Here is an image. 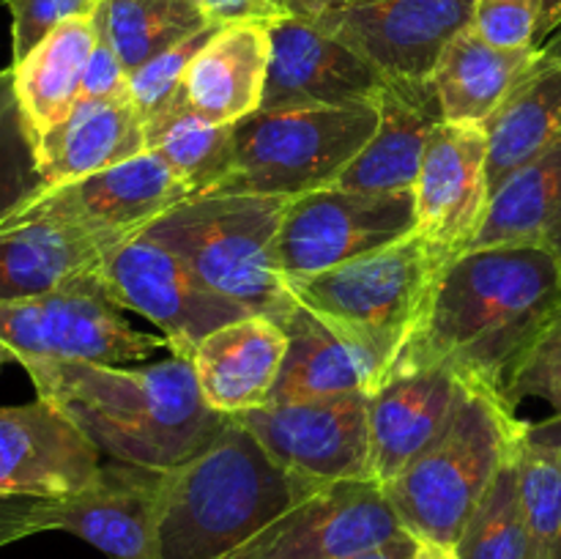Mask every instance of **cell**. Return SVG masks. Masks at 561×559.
<instances>
[{"instance_id": "obj_1", "label": "cell", "mask_w": 561, "mask_h": 559, "mask_svg": "<svg viewBox=\"0 0 561 559\" xmlns=\"http://www.w3.org/2000/svg\"><path fill=\"white\" fill-rule=\"evenodd\" d=\"M559 299L561 263L542 244L463 252L438 277L425 318L389 376L444 365L504 395L510 370Z\"/></svg>"}, {"instance_id": "obj_2", "label": "cell", "mask_w": 561, "mask_h": 559, "mask_svg": "<svg viewBox=\"0 0 561 559\" xmlns=\"http://www.w3.org/2000/svg\"><path fill=\"white\" fill-rule=\"evenodd\" d=\"M20 365L36 398L69 417L102 458L118 464L175 469L203 453L225 425V417L206 406L195 370L181 356L148 367L38 356Z\"/></svg>"}, {"instance_id": "obj_3", "label": "cell", "mask_w": 561, "mask_h": 559, "mask_svg": "<svg viewBox=\"0 0 561 559\" xmlns=\"http://www.w3.org/2000/svg\"><path fill=\"white\" fill-rule=\"evenodd\" d=\"M312 491L225 417L211 444L168 475L159 559H222Z\"/></svg>"}, {"instance_id": "obj_4", "label": "cell", "mask_w": 561, "mask_h": 559, "mask_svg": "<svg viewBox=\"0 0 561 559\" xmlns=\"http://www.w3.org/2000/svg\"><path fill=\"white\" fill-rule=\"evenodd\" d=\"M529 422L499 389L466 384L444 431L394 477L387 491L400 524L416 540L458 546L491 482L526 438Z\"/></svg>"}, {"instance_id": "obj_5", "label": "cell", "mask_w": 561, "mask_h": 559, "mask_svg": "<svg viewBox=\"0 0 561 559\" xmlns=\"http://www.w3.org/2000/svg\"><path fill=\"white\" fill-rule=\"evenodd\" d=\"M453 263L416 230L329 272L285 280L294 305L327 321L370 360L378 387L425 318L438 277Z\"/></svg>"}, {"instance_id": "obj_6", "label": "cell", "mask_w": 561, "mask_h": 559, "mask_svg": "<svg viewBox=\"0 0 561 559\" xmlns=\"http://www.w3.org/2000/svg\"><path fill=\"white\" fill-rule=\"evenodd\" d=\"M294 197L208 192L175 203L142 233L173 250L195 277L250 312L283 318L290 299L277 236Z\"/></svg>"}, {"instance_id": "obj_7", "label": "cell", "mask_w": 561, "mask_h": 559, "mask_svg": "<svg viewBox=\"0 0 561 559\" xmlns=\"http://www.w3.org/2000/svg\"><path fill=\"white\" fill-rule=\"evenodd\" d=\"M376 129L373 102L257 110L236 124L230 173L214 192L299 197L327 190Z\"/></svg>"}, {"instance_id": "obj_8", "label": "cell", "mask_w": 561, "mask_h": 559, "mask_svg": "<svg viewBox=\"0 0 561 559\" xmlns=\"http://www.w3.org/2000/svg\"><path fill=\"white\" fill-rule=\"evenodd\" d=\"M159 349H168V340L131 327L96 274L0 305V367L31 356L129 365Z\"/></svg>"}, {"instance_id": "obj_9", "label": "cell", "mask_w": 561, "mask_h": 559, "mask_svg": "<svg viewBox=\"0 0 561 559\" xmlns=\"http://www.w3.org/2000/svg\"><path fill=\"white\" fill-rule=\"evenodd\" d=\"M96 283L115 307L157 323L170 354L186 362L208 334L250 316L203 285L173 250L146 233L115 244L99 263Z\"/></svg>"}, {"instance_id": "obj_10", "label": "cell", "mask_w": 561, "mask_h": 559, "mask_svg": "<svg viewBox=\"0 0 561 559\" xmlns=\"http://www.w3.org/2000/svg\"><path fill=\"white\" fill-rule=\"evenodd\" d=\"M416 230L414 192L327 190L288 203L277 236L285 280L312 277L394 244Z\"/></svg>"}, {"instance_id": "obj_11", "label": "cell", "mask_w": 561, "mask_h": 559, "mask_svg": "<svg viewBox=\"0 0 561 559\" xmlns=\"http://www.w3.org/2000/svg\"><path fill=\"white\" fill-rule=\"evenodd\" d=\"M376 480L318 486L222 559H351L403 535Z\"/></svg>"}, {"instance_id": "obj_12", "label": "cell", "mask_w": 561, "mask_h": 559, "mask_svg": "<svg viewBox=\"0 0 561 559\" xmlns=\"http://www.w3.org/2000/svg\"><path fill=\"white\" fill-rule=\"evenodd\" d=\"M367 403L370 392L283 400L244 411L236 420L250 427L283 469L318 488L340 480H373Z\"/></svg>"}, {"instance_id": "obj_13", "label": "cell", "mask_w": 561, "mask_h": 559, "mask_svg": "<svg viewBox=\"0 0 561 559\" xmlns=\"http://www.w3.org/2000/svg\"><path fill=\"white\" fill-rule=\"evenodd\" d=\"M184 197H190L186 186L170 173L162 159L146 151L85 179L42 186L0 223V230L58 223L126 241L142 233L153 219Z\"/></svg>"}, {"instance_id": "obj_14", "label": "cell", "mask_w": 561, "mask_h": 559, "mask_svg": "<svg viewBox=\"0 0 561 559\" xmlns=\"http://www.w3.org/2000/svg\"><path fill=\"white\" fill-rule=\"evenodd\" d=\"M477 0H332L312 22L389 82H427L447 44L471 25Z\"/></svg>"}, {"instance_id": "obj_15", "label": "cell", "mask_w": 561, "mask_h": 559, "mask_svg": "<svg viewBox=\"0 0 561 559\" xmlns=\"http://www.w3.org/2000/svg\"><path fill=\"white\" fill-rule=\"evenodd\" d=\"M491 197L485 126L438 121L414 184L416 233L455 261L480 236Z\"/></svg>"}, {"instance_id": "obj_16", "label": "cell", "mask_w": 561, "mask_h": 559, "mask_svg": "<svg viewBox=\"0 0 561 559\" xmlns=\"http://www.w3.org/2000/svg\"><path fill=\"white\" fill-rule=\"evenodd\" d=\"M170 469L102 460L82 491L58 499L53 529L71 532L107 559H159Z\"/></svg>"}, {"instance_id": "obj_17", "label": "cell", "mask_w": 561, "mask_h": 559, "mask_svg": "<svg viewBox=\"0 0 561 559\" xmlns=\"http://www.w3.org/2000/svg\"><path fill=\"white\" fill-rule=\"evenodd\" d=\"M387 77L307 16L272 25V64L261 110L373 102Z\"/></svg>"}, {"instance_id": "obj_18", "label": "cell", "mask_w": 561, "mask_h": 559, "mask_svg": "<svg viewBox=\"0 0 561 559\" xmlns=\"http://www.w3.org/2000/svg\"><path fill=\"white\" fill-rule=\"evenodd\" d=\"M102 453L53 403L0 406V493L66 499L96 477Z\"/></svg>"}, {"instance_id": "obj_19", "label": "cell", "mask_w": 561, "mask_h": 559, "mask_svg": "<svg viewBox=\"0 0 561 559\" xmlns=\"http://www.w3.org/2000/svg\"><path fill=\"white\" fill-rule=\"evenodd\" d=\"M466 378L453 367H414L392 373L370 392V477L389 486L438 433L466 392Z\"/></svg>"}, {"instance_id": "obj_20", "label": "cell", "mask_w": 561, "mask_h": 559, "mask_svg": "<svg viewBox=\"0 0 561 559\" xmlns=\"http://www.w3.org/2000/svg\"><path fill=\"white\" fill-rule=\"evenodd\" d=\"M285 351L288 332L283 321L250 312L208 334L190 365L208 409L222 417H239L272 403Z\"/></svg>"}, {"instance_id": "obj_21", "label": "cell", "mask_w": 561, "mask_h": 559, "mask_svg": "<svg viewBox=\"0 0 561 559\" xmlns=\"http://www.w3.org/2000/svg\"><path fill=\"white\" fill-rule=\"evenodd\" d=\"M378 129L332 186L362 192H414L422 157L442 107L431 82H387L376 99Z\"/></svg>"}, {"instance_id": "obj_22", "label": "cell", "mask_w": 561, "mask_h": 559, "mask_svg": "<svg viewBox=\"0 0 561 559\" xmlns=\"http://www.w3.org/2000/svg\"><path fill=\"white\" fill-rule=\"evenodd\" d=\"M272 64V25H222L197 49L184 77V104L217 124H239L257 113Z\"/></svg>"}, {"instance_id": "obj_23", "label": "cell", "mask_w": 561, "mask_h": 559, "mask_svg": "<svg viewBox=\"0 0 561 559\" xmlns=\"http://www.w3.org/2000/svg\"><path fill=\"white\" fill-rule=\"evenodd\" d=\"M146 153V126L131 99H80L36 140L44 186L69 184Z\"/></svg>"}, {"instance_id": "obj_24", "label": "cell", "mask_w": 561, "mask_h": 559, "mask_svg": "<svg viewBox=\"0 0 561 559\" xmlns=\"http://www.w3.org/2000/svg\"><path fill=\"white\" fill-rule=\"evenodd\" d=\"M121 241L58 223L0 230V305L96 274Z\"/></svg>"}, {"instance_id": "obj_25", "label": "cell", "mask_w": 561, "mask_h": 559, "mask_svg": "<svg viewBox=\"0 0 561 559\" xmlns=\"http://www.w3.org/2000/svg\"><path fill=\"white\" fill-rule=\"evenodd\" d=\"M540 58V47L502 49L471 27L447 44L431 75V88L447 124L482 126Z\"/></svg>"}, {"instance_id": "obj_26", "label": "cell", "mask_w": 561, "mask_h": 559, "mask_svg": "<svg viewBox=\"0 0 561 559\" xmlns=\"http://www.w3.org/2000/svg\"><path fill=\"white\" fill-rule=\"evenodd\" d=\"M279 321L288 332V351L272 403L373 392L378 387L370 360L327 321L294 301Z\"/></svg>"}, {"instance_id": "obj_27", "label": "cell", "mask_w": 561, "mask_h": 559, "mask_svg": "<svg viewBox=\"0 0 561 559\" xmlns=\"http://www.w3.org/2000/svg\"><path fill=\"white\" fill-rule=\"evenodd\" d=\"M96 20L93 14L75 16L55 27L22 60L11 64L14 93L27 121L33 142L58 126L80 102L82 75L96 47Z\"/></svg>"}, {"instance_id": "obj_28", "label": "cell", "mask_w": 561, "mask_h": 559, "mask_svg": "<svg viewBox=\"0 0 561 559\" xmlns=\"http://www.w3.org/2000/svg\"><path fill=\"white\" fill-rule=\"evenodd\" d=\"M491 195L561 137V60L540 53L496 113L485 121Z\"/></svg>"}, {"instance_id": "obj_29", "label": "cell", "mask_w": 561, "mask_h": 559, "mask_svg": "<svg viewBox=\"0 0 561 559\" xmlns=\"http://www.w3.org/2000/svg\"><path fill=\"white\" fill-rule=\"evenodd\" d=\"M146 151L168 164L192 195H208L222 184L233 162L236 124H217L190 110L184 99L142 121Z\"/></svg>"}, {"instance_id": "obj_30", "label": "cell", "mask_w": 561, "mask_h": 559, "mask_svg": "<svg viewBox=\"0 0 561 559\" xmlns=\"http://www.w3.org/2000/svg\"><path fill=\"white\" fill-rule=\"evenodd\" d=\"M561 214V137L515 170L491 197L485 225L471 250L540 244Z\"/></svg>"}, {"instance_id": "obj_31", "label": "cell", "mask_w": 561, "mask_h": 559, "mask_svg": "<svg viewBox=\"0 0 561 559\" xmlns=\"http://www.w3.org/2000/svg\"><path fill=\"white\" fill-rule=\"evenodd\" d=\"M93 20L129 75L211 25L195 0H99Z\"/></svg>"}, {"instance_id": "obj_32", "label": "cell", "mask_w": 561, "mask_h": 559, "mask_svg": "<svg viewBox=\"0 0 561 559\" xmlns=\"http://www.w3.org/2000/svg\"><path fill=\"white\" fill-rule=\"evenodd\" d=\"M520 449V447H518ZM518 449L491 482L466 524L455 554L458 559H531L524 504L518 488Z\"/></svg>"}, {"instance_id": "obj_33", "label": "cell", "mask_w": 561, "mask_h": 559, "mask_svg": "<svg viewBox=\"0 0 561 559\" xmlns=\"http://www.w3.org/2000/svg\"><path fill=\"white\" fill-rule=\"evenodd\" d=\"M518 488L531 559H561V453L529 431L518 449Z\"/></svg>"}, {"instance_id": "obj_34", "label": "cell", "mask_w": 561, "mask_h": 559, "mask_svg": "<svg viewBox=\"0 0 561 559\" xmlns=\"http://www.w3.org/2000/svg\"><path fill=\"white\" fill-rule=\"evenodd\" d=\"M44 186L36 142L14 93V71L0 69V223Z\"/></svg>"}, {"instance_id": "obj_35", "label": "cell", "mask_w": 561, "mask_h": 559, "mask_svg": "<svg viewBox=\"0 0 561 559\" xmlns=\"http://www.w3.org/2000/svg\"><path fill=\"white\" fill-rule=\"evenodd\" d=\"M504 398L515 409L524 400H542L551 414H561V299L510 370Z\"/></svg>"}, {"instance_id": "obj_36", "label": "cell", "mask_w": 561, "mask_h": 559, "mask_svg": "<svg viewBox=\"0 0 561 559\" xmlns=\"http://www.w3.org/2000/svg\"><path fill=\"white\" fill-rule=\"evenodd\" d=\"M217 31V25H208L206 31L195 33V36L184 38V42L173 44L170 49L159 53L157 58L146 60L140 69H135L129 75V99L135 104V110L140 113L142 121H148L151 115L162 113L164 107H170L173 102H179L184 96V77L190 69L192 58L197 55V49L208 42V36Z\"/></svg>"}, {"instance_id": "obj_37", "label": "cell", "mask_w": 561, "mask_h": 559, "mask_svg": "<svg viewBox=\"0 0 561 559\" xmlns=\"http://www.w3.org/2000/svg\"><path fill=\"white\" fill-rule=\"evenodd\" d=\"M469 27L493 47H540L542 0H477Z\"/></svg>"}, {"instance_id": "obj_38", "label": "cell", "mask_w": 561, "mask_h": 559, "mask_svg": "<svg viewBox=\"0 0 561 559\" xmlns=\"http://www.w3.org/2000/svg\"><path fill=\"white\" fill-rule=\"evenodd\" d=\"M99 0H5L11 14V64L25 58L64 22L93 14Z\"/></svg>"}, {"instance_id": "obj_39", "label": "cell", "mask_w": 561, "mask_h": 559, "mask_svg": "<svg viewBox=\"0 0 561 559\" xmlns=\"http://www.w3.org/2000/svg\"><path fill=\"white\" fill-rule=\"evenodd\" d=\"M55 504H58V499L0 493V548L38 535V532H53Z\"/></svg>"}, {"instance_id": "obj_40", "label": "cell", "mask_w": 561, "mask_h": 559, "mask_svg": "<svg viewBox=\"0 0 561 559\" xmlns=\"http://www.w3.org/2000/svg\"><path fill=\"white\" fill-rule=\"evenodd\" d=\"M80 99H129V71L104 36L88 58Z\"/></svg>"}, {"instance_id": "obj_41", "label": "cell", "mask_w": 561, "mask_h": 559, "mask_svg": "<svg viewBox=\"0 0 561 559\" xmlns=\"http://www.w3.org/2000/svg\"><path fill=\"white\" fill-rule=\"evenodd\" d=\"M201 11L211 25H233V22H266L274 25L290 14V0H197Z\"/></svg>"}, {"instance_id": "obj_42", "label": "cell", "mask_w": 561, "mask_h": 559, "mask_svg": "<svg viewBox=\"0 0 561 559\" xmlns=\"http://www.w3.org/2000/svg\"><path fill=\"white\" fill-rule=\"evenodd\" d=\"M416 551V537L409 535V532H403L400 537H394L392 543H387V546L376 548V551L370 554H362V557H351V559H411Z\"/></svg>"}, {"instance_id": "obj_43", "label": "cell", "mask_w": 561, "mask_h": 559, "mask_svg": "<svg viewBox=\"0 0 561 559\" xmlns=\"http://www.w3.org/2000/svg\"><path fill=\"white\" fill-rule=\"evenodd\" d=\"M529 433L540 442L553 444L561 453V414H551L542 422H529Z\"/></svg>"}, {"instance_id": "obj_44", "label": "cell", "mask_w": 561, "mask_h": 559, "mask_svg": "<svg viewBox=\"0 0 561 559\" xmlns=\"http://www.w3.org/2000/svg\"><path fill=\"white\" fill-rule=\"evenodd\" d=\"M561 25V0H542V31L540 44Z\"/></svg>"}, {"instance_id": "obj_45", "label": "cell", "mask_w": 561, "mask_h": 559, "mask_svg": "<svg viewBox=\"0 0 561 559\" xmlns=\"http://www.w3.org/2000/svg\"><path fill=\"white\" fill-rule=\"evenodd\" d=\"M411 559H458V554H455V548H444L438 543L416 540V551Z\"/></svg>"}, {"instance_id": "obj_46", "label": "cell", "mask_w": 561, "mask_h": 559, "mask_svg": "<svg viewBox=\"0 0 561 559\" xmlns=\"http://www.w3.org/2000/svg\"><path fill=\"white\" fill-rule=\"evenodd\" d=\"M332 0H290V14L294 16H307V20H316Z\"/></svg>"}, {"instance_id": "obj_47", "label": "cell", "mask_w": 561, "mask_h": 559, "mask_svg": "<svg viewBox=\"0 0 561 559\" xmlns=\"http://www.w3.org/2000/svg\"><path fill=\"white\" fill-rule=\"evenodd\" d=\"M540 244L546 247V250L551 252V255L557 258V261L561 263V214L557 217V223H553L551 228L546 230V236H542Z\"/></svg>"}, {"instance_id": "obj_48", "label": "cell", "mask_w": 561, "mask_h": 559, "mask_svg": "<svg viewBox=\"0 0 561 559\" xmlns=\"http://www.w3.org/2000/svg\"><path fill=\"white\" fill-rule=\"evenodd\" d=\"M540 53L551 60H561V25L540 44Z\"/></svg>"}, {"instance_id": "obj_49", "label": "cell", "mask_w": 561, "mask_h": 559, "mask_svg": "<svg viewBox=\"0 0 561 559\" xmlns=\"http://www.w3.org/2000/svg\"><path fill=\"white\" fill-rule=\"evenodd\" d=\"M195 3H197V0H195Z\"/></svg>"}]
</instances>
